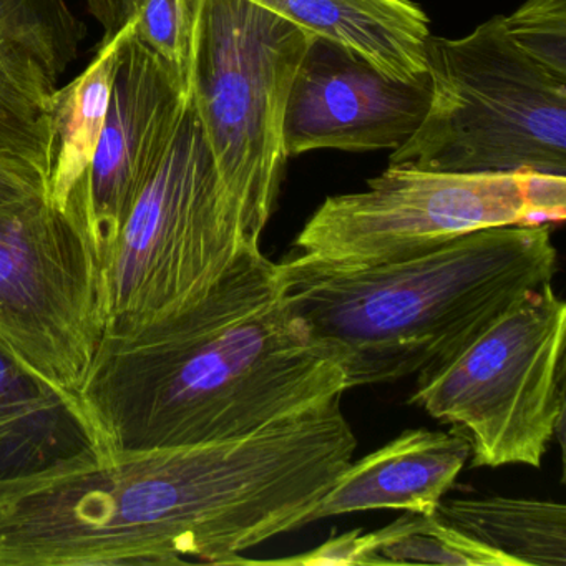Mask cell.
<instances>
[{
	"instance_id": "cell-1",
	"label": "cell",
	"mask_w": 566,
	"mask_h": 566,
	"mask_svg": "<svg viewBox=\"0 0 566 566\" xmlns=\"http://www.w3.org/2000/svg\"><path fill=\"white\" fill-rule=\"evenodd\" d=\"M340 399L240 439L88 447L0 480V566L241 565L247 549L306 526L353 462Z\"/></svg>"
},
{
	"instance_id": "cell-2",
	"label": "cell",
	"mask_w": 566,
	"mask_h": 566,
	"mask_svg": "<svg viewBox=\"0 0 566 566\" xmlns=\"http://www.w3.org/2000/svg\"><path fill=\"white\" fill-rule=\"evenodd\" d=\"M346 390L339 350L287 307L260 248L193 306L104 331L75 399L95 449L115 452L240 439Z\"/></svg>"
},
{
	"instance_id": "cell-3",
	"label": "cell",
	"mask_w": 566,
	"mask_h": 566,
	"mask_svg": "<svg viewBox=\"0 0 566 566\" xmlns=\"http://www.w3.org/2000/svg\"><path fill=\"white\" fill-rule=\"evenodd\" d=\"M284 303L339 350L347 390L397 382L452 359L526 294L555 280L552 224L473 231L396 263H277Z\"/></svg>"
},
{
	"instance_id": "cell-4",
	"label": "cell",
	"mask_w": 566,
	"mask_h": 566,
	"mask_svg": "<svg viewBox=\"0 0 566 566\" xmlns=\"http://www.w3.org/2000/svg\"><path fill=\"white\" fill-rule=\"evenodd\" d=\"M430 105L392 167L566 177V78L530 57L503 15L465 38L430 35Z\"/></svg>"
},
{
	"instance_id": "cell-5",
	"label": "cell",
	"mask_w": 566,
	"mask_h": 566,
	"mask_svg": "<svg viewBox=\"0 0 566 566\" xmlns=\"http://www.w3.org/2000/svg\"><path fill=\"white\" fill-rule=\"evenodd\" d=\"M260 248L188 95L167 155L101 264L104 331L137 329L193 306Z\"/></svg>"
},
{
	"instance_id": "cell-6",
	"label": "cell",
	"mask_w": 566,
	"mask_h": 566,
	"mask_svg": "<svg viewBox=\"0 0 566 566\" xmlns=\"http://www.w3.org/2000/svg\"><path fill=\"white\" fill-rule=\"evenodd\" d=\"M310 32L248 0H197L190 97L221 181L260 243L287 161L284 112Z\"/></svg>"
},
{
	"instance_id": "cell-7",
	"label": "cell",
	"mask_w": 566,
	"mask_h": 566,
	"mask_svg": "<svg viewBox=\"0 0 566 566\" xmlns=\"http://www.w3.org/2000/svg\"><path fill=\"white\" fill-rule=\"evenodd\" d=\"M566 304L553 283L436 369L417 376L409 402L470 446V465L539 469L565 423Z\"/></svg>"
},
{
	"instance_id": "cell-8",
	"label": "cell",
	"mask_w": 566,
	"mask_h": 566,
	"mask_svg": "<svg viewBox=\"0 0 566 566\" xmlns=\"http://www.w3.org/2000/svg\"><path fill=\"white\" fill-rule=\"evenodd\" d=\"M566 177L473 175L392 167L356 193L326 198L294 240V253L326 268L396 263L473 231L559 224Z\"/></svg>"
},
{
	"instance_id": "cell-9",
	"label": "cell",
	"mask_w": 566,
	"mask_h": 566,
	"mask_svg": "<svg viewBox=\"0 0 566 566\" xmlns=\"http://www.w3.org/2000/svg\"><path fill=\"white\" fill-rule=\"evenodd\" d=\"M102 334L101 268L74 221L49 197L0 203V344L75 397Z\"/></svg>"
},
{
	"instance_id": "cell-10",
	"label": "cell",
	"mask_w": 566,
	"mask_h": 566,
	"mask_svg": "<svg viewBox=\"0 0 566 566\" xmlns=\"http://www.w3.org/2000/svg\"><path fill=\"white\" fill-rule=\"evenodd\" d=\"M188 95L190 85L128 22L97 150L87 177L62 208L91 244L98 268L167 155Z\"/></svg>"
},
{
	"instance_id": "cell-11",
	"label": "cell",
	"mask_w": 566,
	"mask_h": 566,
	"mask_svg": "<svg viewBox=\"0 0 566 566\" xmlns=\"http://www.w3.org/2000/svg\"><path fill=\"white\" fill-rule=\"evenodd\" d=\"M430 81H397L327 39H311L284 112L287 158L402 147L422 124Z\"/></svg>"
},
{
	"instance_id": "cell-12",
	"label": "cell",
	"mask_w": 566,
	"mask_h": 566,
	"mask_svg": "<svg viewBox=\"0 0 566 566\" xmlns=\"http://www.w3.org/2000/svg\"><path fill=\"white\" fill-rule=\"evenodd\" d=\"M470 460L460 433L409 429L340 473L307 516L306 525L370 510L437 515L443 496Z\"/></svg>"
},
{
	"instance_id": "cell-13",
	"label": "cell",
	"mask_w": 566,
	"mask_h": 566,
	"mask_svg": "<svg viewBox=\"0 0 566 566\" xmlns=\"http://www.w3.org/2000/svg\"><path fill=\"white\" fill-rule=\"evenodd\" d=\"M403 82L427 78L430 22L410 0H248Z\"/></svg>"
},
{
	"instance_id": "cell-14",
	"label": "cell",
	"mask_w": 566,
	"mask_h": 566,
	"mask_svg": "<svg viewBox=\"0 0 566 566\" xmlns=\"http://www.w3.org/2000/svg\"><path fill=\"white\" fill-rule=\"evenodd\" d=\"M437 516L515 566H566V506L553 500L476 496L440 503Z\"/></svg>"
},
{
	"instance_id": "cell-15",
	"label": "cell",
	"mask_w": 566,
	"mask_h": 566,
	"mask_svg": "<svg viewBox=\"0 0 566 566\" xmlns=\"http://www.w3.org/2000/svg\"><path fill=\"white\" fill-rule=\"evenodd\" d=\"M124 29L102 41L94 61L64 88H57L52 108L54 161L49 200L62 210L67 198L87 177L111 102L115 62Z\"/></svg>"
},
{
	"instance_id": "cell-16",
	"label": "cell",
	"mask_w": 566,
	"mask_h": 566,
	"mask_svg": "<svg viewBox=\"0 0 566 566\" xmlns=\"http://www.w3.org/2000/svg\"><path fill=\"white\" fill-rule=\"evenodd\" d=\"M57 82L28 55L0 45V144L44 165L54 161Z\"/></svg>"
},
{
	"instance_id": "cell-17",
	"label": "cell",
	"mask_w": 566,
	"mask_h": 566,
	"mask_svg": "<svg viewBox=\"0 0 566 566\" xmlns=\"http://www.w3.org/2000/svg\"><path fill=\"white\" fill-rule=\"evenodd\" d=\"M87 38L67 0H0V45L38 62L55 82Z\"/></svg>"
},
{
	"instance_id": "cell-18",
	"label": "cell",
	"mask_w": 566,
	"mask_h": 566,
	"mask_svg": "<svg viewBox=\"0 0 566 566\" xmlns=\"http://www.w3.org/2000/svg\"><path fill=\"white\" fill-rule=\"evenodd\" d=\"M382 565L515 566L437 515L402 516L379 530Z\"/></svg>"
},
{
	"instance_id": "cell-19",
	"label": "cell",
	"mask_w": 566,
	"mask_h": 566,
	"mask_svg": "<svg viewBox=\"0 0 566 566\" xmlns=\"http://www.w3.org/2000/svg\"><path fill=\"white\" fill-rule=\"evenodd\" d=\"M94 447L84 417H21L0 412V480L32 475Z\"/></svg>"
},
{
	"instance_id": "cell-20",
	"label": "cell",
	"mask_w": 566,
	"mask_h": 566,
	"mask_svg": "<svg viewBox=\"0 0 566 566\" xmlns=\"http://www.w3.org/2000/svg\"><path fill=\"white\" fill-rule=\"evenodd\" d=\"M197 0H135L134 34L190 85Z\"/></svg>"
},
{
	"instance_id": "cell-21",
	"label": "cell",
	"mask_w": 566,
	"mask_h": 566,
	"mask_svg": "<svg viewBox=\"0 0 566 566\" xmlns=\"http://www.w3.org/2000/svg\"><path fill=\"white\" fill-rule=\"evenodd\" d=\"M503 22L520 49L566 78V0H526Z\"/></svg>"
},
{
	"instance_id": "cell-22",
	"label": "cell",
	"mask_w": 566,
	"mask_h": 566,
	"mask_svg": "<svg viewBox=\"0 0 566 566\" xmlns=\"http://www.w3.org/2000/svg\"><path fill=\"white\" fill-rule=\"evenodd\" d=\"M0 412L21 417L82 416L77 399L22 366L0 344ZM85 419V417H84Z\"/></svg>"
},
{
	"instance_id": "cell-23",
	"label": "cell",
	"mask_w": 566,
	"mask_h": 566,
	"mask_svg": "<svg viewBox=\"0 0 566 566\" xmlns=\"http://www.w3.org/2000/svg\"><path fill=\"white\" fill-rule=\"evenodd\" d=\"M379 532L363 533L356 532L343 533L336 538L327 539L323 545L311 552L301 553V555L290 556V558L260 559L243 558L241 565L247 563H268V565H382L379 556Z\"/></svg>"
},
{
	"instance_id": "cell-24",
	"label": "cell",
	"mask_w": 566,
	"mask_h": 566,
	"mask_svg": "<svg viewBox=\"0 0 566 566\" xmlns=\"http://www.w3.org/2000/svg\"><path fill=\"white\" fill-rule=\"evenodd\" d=\"M49 181L44 165L0 144V203L49 197Z\"/></svg>"
},
{
	"instance_id": "cell-25",
	"label": "cell",
	"mask_w": 566,
	"mask_h": 566,
	"mask_svg": "<svg viewBox=\"0 0 566 566\" xmlns=\"http://www.w3.org/2000/svg\"><path fill=\"white\" fill-rule=\"evenodd\" d=\"M135 0H85L88 12L104 29V41L115 38L130 22Z\"/></svg>"
}]
</instances>
